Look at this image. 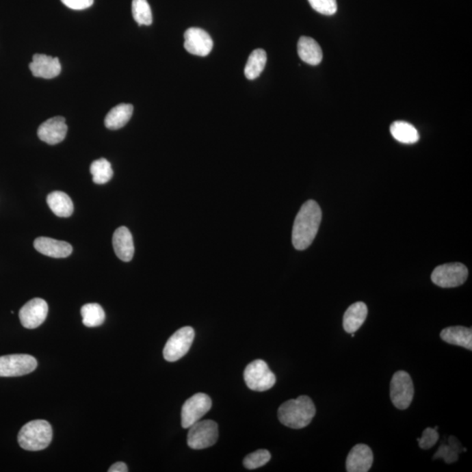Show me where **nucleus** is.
Returning a JSON list of instances; mask_svg holds the SVG:
<instances>
[{
  "instance_id": "nucleus-1",
  "label": "nucleus",
  "mask_w": 472,
  "mask_h": 472,
  "mask_svg": "<svg viewBox=\"0 0 472 472\" xmlns=\"http://www.w3.org/2000/svg\"><path fill=\"white\" fill-rule=\"evenodd\" d=\"M322 211L316 201H306L296 217L292 229V244L296 250H304L313 244L319 231Z\"/></svg>"
},
{
  "instance_id": "nucleus-2",
  "label": "nucleus",
  "mask_w": 472,
  "mask_h": 472,
  "mask_svg": "<svg viewBox=\"0 0 472 472\" xmlns=\"http://www.w3.org/2000/svg\"><path fill=\"white\" fill-rule=\"evenodd\" d=\"M278 419L285 426L299 430L307 427L316 415L313 399L306 395L289 399L278 408Z\"/></svg>"
},
{
  "instance_id": "nucleus-3",
  "label": "nucleus",
  "mask_w": 472,
  "mask_h": 472,
  "mask_svg": "<svg viewBox=\"0 0 472 472\" xmlns=\"http://www.w3.org/2000/svg\"><path fill=\"white\" fill-rule=\"evenodd\" d=\"M53 438L51 425L44 420L29 421L21 428L18 441L22 449L38 451L47 448Z\"/></svg>"
},
{
  "instance_id": "nucleus-4",
  "label": "nucleus",
  "mask_w": 472,
  "mask_h": 472,
  "mask_svg": "<svg viewBox=\"0 0 472 472\" xmlns=\"http://www.w3.org/2000/svg\"><path fill=\"white\" fill-rule=\"evenodd\" d=\"M244 380L248 389L253 391L264 392L273 388L276 378L265 361L257 360L245 368Z\"/></svg>"
},
{
  "instance_id": "nucleus-5",
  "label": "nucleus",
  "mask_w": 472,
  "mask_h": 472,
  "mask_svg": "<svg viewBox=\"0 0 472 472\" xmlns=\"http://www.w3.org/2000/svg\"><path fill=\"white\" fill-rule=\"evenodd\" d=\"M218 437V424L215 421L200 420L189 428L187 445L193 449L209 448L215 445Z\"/></svg>"
},
{
  "instance_id": "nucleus-6",
  "label": "nucleus",
  "mask_w": 472,
  "mask_h": 472,
  "mask_svg": "<svg viewBox=\"0 0 472 472\" xmlns=\"http://www.w3.org/2000/svg\"><path fill=\"white\" fill-rule=\"evenodd\" d=\"M414 384L410 376L405 371H397L390 383V398L395 408L404 410L410 406L414 398Z\"/></svg>"
},
{
  "instance_id": "nucleus-7",
  "label": "nucleus",
  "mask_w": 472,
  "mask_h": 472,
  "mask_svg": "<svg viewBox=\"0 0 472 472\" xmlns=\"http://www.w3.org/2000/svg\"><path fill=\"white\" fill-rule=\"evenodd\" d=\"M467 266L460 263L443 264L431 274V280L441 288H455L464 285L468 278Z\"/></svg>"
},
{
  "instance_id": "nucleus-8",
  "label": "nucleus",
  "mask_w": 472,
  "mask_h": 472,
  "mask_svg": "<svg viewBox=\"0 0 472 472\" xmlns=\"http://www.w3.org/2000/svg\"><path fill=\"white\" fill-rule=\"evenodd\" d=\"M194 336V330L190 326L182 327L173 333L163 348V354L165 360L174 362L184 357L190 350Z\"/></svg>"
},
{
  "instance_id": "nucleus-9",
  "label": "nucleus",
  "mask_w": 472,
  "mask_h": 472,
  "mask_svg": "<svg viewBox=\"0 0 472 472\" xmlns=\"http://www.w3.org/2000/svg\"><path fill=\"white\" fill-rule=\"evenodd\" d=\"M212 408V401L209 395L198 393L185 401L181 410V424L184 429H189L199 421Z\"/></svg>"
},
{
  "instance_id": "nucleus-10",
  "label": "nucleus",
  "mask_w": 472,
  "mask_h": 472,
  "mask_svg": "<svg viewBox=\"0 0 472 472\" xmlns=\"http://www.w3.org/2000/svg\"><path fill=\"white\" fill-rule=\"evenodd\" d=\"M36 358L27 354H12L0 357V377L26 376L36 369Z\"/></svg>"
},
{
  "instance_id": "nucleus-11",
  "label": "nucleus",
  "mask_w": 472,
  "mask_h": 472,
  "mask_svg": "<svg viewBox=\"0 0 472 472\" xmlns=\"http://www.w3.org/2000/svg\"><path fill=\"white\" fill-rule=\"evenodd\" d=\"M49 305L42 298H34L21 308L20 317L22 326L27 329H36L46 320Z\"/></svg>"
},
{
  "instance_id": "nucleus-12",
  "label": "nucleus",
  "mask_w": 472,
  "mask_h": 472,
  "mask_svg": "<svg viewBox=\"0 0 472 472\" xmlns=\"http://www.w3.org/2000/svg\"><path fill=\"white\" fill-rule=\"evenodd\" d=\"M185 49L191 55L207 56L212 51L213 42L207 31L198 27H191L185 31Z\"/></svg>"
},
{
  "instance_id": "nucleus-13",
  "label": "nucleus",
  "mask_w": 472,
  "mask_h": 472,
  "mask_svg": "<svg viewBox=\"0 0 472 472\" xmlns=\"http://www.w3.org/2000/svg\"><path fill=\"white\" fill-rule=\"evenodd\" d=\"M38 137L40 140L55 146L65 140L68 133V125L62 116H55L43 122L38 129Z\"/></svg>"
},
{
  "instance_id": "nucleus-14",
  "label": "nucleus",
  "mask_w": 472,
  "mask_h": 472,
  "mask_svg": "<svg viewBox=\"0 0 472 472\" xmlns=\"http://www.w3.org/2000/svg\"><path fill=\"white\" fill-rule=\"evenodd\" d=\"M373 451L366 445H357L349 452L346 458V471L348 472H367L372 467Z\"/></svg>"
},
{
  "instance_id": "nucleus-15",
  "label": "nucleus",
  "mask_w": 472,
  "mask_h": 472,
  "mask_svg": "<svg viewBox=\"0 0 472 472\" xmlns=\"http://www.w3.org/2000/svg\"><path fill=\"white\" fill-rule=\"evenodd\" d=\"M29 68L34 77L44 79L55 78L62 72L61 63L57 57L53 58L40 53L34 55Z\"/></svg>"
},
{
  "instance_id": "nucleus-16",
  "label": "nucleus",
  "mask_w": 472,
  "mask_h": 472,
  "mask_svg": "<svg viewBox=\"0 0 472 472\" xmlns=\"http://www.w3.org/2000/svg\"><path fill=\"white\" fill-rule=\"evenodd\" d=\"M114 251L122 262H130L133 258L135 247L131 233L126 226H120L113 235Z\"/></svg>"
},
{
  "instance_id": "nucleus-17",
  "label": "nucleus",
  "mask_w": 472,
  "mask_h": 472,
  "mask_svg": "<svg viewBox=\"0 0 472 472\" xmlns=\"http://www.w3.org/2000/svg\"><path fill=\"white\" fill-rule=\"evenodd\" d=\"M34 245L38 252L53 258H66L73 252V248L68 242L49 237L37 238Z\"/></svg>"
},
{
  "instance_id": "nucleus-18",
  "label": "nucleus",
  "mask_w": 472,
  "mask_h": 472,
  "mask_svg": "<svg viewBox=\"0 0 472 472\" xmlns=\"http://www.w3.org/2000/svg\"><path fill=\"white\" fill-rule=\"evenodd\" d=\"M368 310L367 304L363 302H357L352 304L346 310L344 319H343V327L346 332L354 333L363 325L367 317Z\"/></svg>"
},
{
  "instance_id": "nucleus-19",
  "label": "nucleus",
  "mask_w": 472,
  "mask_h": 472,
  "mask_svg": "<svg viewBox=\"0 0 472 472\" xmlns=\"http://www.w3.org/2000/svg\"><path fill=\"white\" fill-rule=\"evenodd\" d=\"M298 53L302 61L307 64L317 66L322 62V49L313 38L301 37L298 43Z\"/></svg>"
},
{
  "instance_id": "nucleus-20",
  "label": "nucleus",
  "mask_w": 472,
  "mask_h": 472,
  "mask_svg": "<svg viewBox=\"0 0 472 472\" xmlns=\"http://www.w3.org/2000/svg\"><path fill=\"white\" fill-rule=\"evenodd\" d=\"M441 339L448 344L472 350V330L464 326L447 327L440 333Z\"/></svg>"
},
{
  "instance_id": "nucleus-21",
  "label": "nucleus",
  "mask_w": 472,
  "mask_h": 472,
  "mask_svg": "<svg viewBox=\"0 0 472 472\" xmlns=\"http://www.w3.org/2000/svg\"><path fill=\"white\" fill-rule=\"evenodd\" d=\"M132 114H133V106L129 103H121L114 107L107 114L105 124L109 130H119L124 127L130 121Z\"/></svg>"
},
{
  "instance_id": "nucleus-22",
  "label": "nucleus",
  "mask_w": 472,
  "mask_h": 472,
  "mask_svg": "<svg viewBox=\"0 0 472 472\" xmlns=\"http://www.w3.org/2000/svg\"><path fill=\"white\" fill-rule=\"evenodd\" d=\"M47 202L52 212L59 217L67 218L74 212L73 201L63 192H53L47 196Z\"/></svg>"
},
{
  "instance_id": "nucleus-23",
  "label": "nucleus",
  "mask_w": 472,
  "mask_h": 472,
  "mask_svg": "<svg viewBox=\"0 0 472 472\" xmlns=\"http://www.w3.org/2000/svg\"><path fill=\"white\" fill-rule=\"evenodd\" d=\"M390 132L395 140L402 144H415L419 140V133L415 126L407 122L396 121L390 126Z\"/></svg>"
},
{
  "instance_id": "nucleus-24",
  "label": "nucleus",
  "mask_w": 472,
  "mask_h": 472,
  "mask_svg": "<svg viewBox=\"0 0 472 472\" xmlns=\"http://www.w3.org/2000/svg\"><path fill=\"white\" fill-rule=\"evenodd\" d=\"M267 53L263 49H256L250 53L244 69L245 77L248 80H254L260 77L265 68Z\"/></svg>"
},
{
  "instance_id": "nucleus-25",
  "label": "nucleus",
  "mask_w": 472,
  "mask_h": 472,
  "mask_svg": "<svg viewBox=\"0 0 472 472\" xmlns=\"http://www.w3.org/2000/svg\"><path fill=\"white\" fill-rule=\"evenodd\" d=\"M83 323L87 327H97L103 325L105 320V313L99 304H87L81 309Z\"/></svg>"
},
{
  "instance_id": "nucleus-26",
  "label": "nucleus",
  "mask_w": 472,
  "mask_h": 472,
  "mask_svg": "<svg viewBox=\"0 0 472 472\" xmlns=\"http://www.w3.org/2000/svg\"><path fill=\"white\" fill-rule=\"evenodd\" d=\"M90 173L93 176L94 183L106 184L113 177L112 165L105 159L96 160L90 166Z\"/></svg>"
},
{
  "instance_id": "nucleus-27",
  "label": "nucleus",
  "mask_w": 472,
  "mask_h": 472,
  "mask_svg": "<svg viewBox=\"0 0 472 472\" xmlns=\"http://www.w3.org/2000/svg\"><path fill=\"white\" fill-rule=\"evenodd\" d=\"M132 15L140 26H150L153 24L152 9L147 0H133Z\"/></svg>"
},
{
  "instance_id": "nucleus-28",
  "label": "nucleus",
  "mask_w": 472,
  "mask_h": 472,
  "mask_svg": "<svg viewBox=\"0 0 472 472\" xmlns=\"http://www.w3.org/2000/svg\"><path fill=\"white\" fill-rule=\"evenodd\" d=\"M272 458V455L267 449H258V451L248 454L244 458V465L248 470H254V469L263 467L270 462Z\"/></svg>"
},
{
  "instance_id": "nucleus-29",
  "label": "nucleus",
  "mask_w": 472,
  "mask_h": 472,
  "mask_svg": "<svg viewBox=\"0 0 472 472\" xmlns=\"http://www.w3.org/2000/svg\"><path fill=\"white\" fill-rule=\"evenodd\" d=\"M308 1L315 11L323 15H333L336 14L338 9L336 0H308Z\"/></svg>"
},
{
  "instance_id": "nucleus-30",
  "label": "nucleus",
  "mask_w": 472,
  "mask_h": 472,
  "mask_svg": "<svg viewBox=\"0 0 472 472\" xmlns=\"http://www.w3.org/2000/svg\"><path fill=\"white\" fill-rule=\"evenodd\" d=\"M438 439L439 434L437 432V427H436L435 429L427 428V429L423 431L421 438H418L417 441L421 449H430L432 448L434 445H436Z\"/></svg>"
},
{
  "instance_id": "nucleus-31",
  "label": "nucleus",
  "mask_w": 472,
  "mask_h": 472,
  "mask_svg": "<svg viewBox=\"0 0 472 472\" xmlns=\"http://www.w3.org/2000/svg\"><path fill=\"white\" fill-rule=\"evenodd\" d=\"M459 452L456 451L454 447L448 445H443L439 447L438 451H436L433 459L443 458L446 464H452L458 461Z\"/></svg>"
},
{
  "instance_id": "nucleus-32",
  "label": "nucleus",
  "mask_w": 472,
  "mask_h": 472,
  "mask_svg": "<svg viewBox=\"0 0 472 472\" xmlns=\"http://www.w3.org/2000/svg\"><path fill=\"white\" fill-rule=\"evenodd\" d=\"M67 8L73 10H84L94 4V0H61Z\"/></svg>"
},
{
  "instance_id": "nucleus-33",
  "label": "nucleus",
  "mask_w": 472,
  "mask_h": 472,
  "mask_svg": "<svg viewBox=\"0 0 472 472\" xmlns=\"http://www.w3.org/2000/svg\"><path fill=\"white\" fill-rule=\"evenodd\" d=\"M127 465L122 462H116L112 467L109 469V472H127Z\"/></svg>"
},
{
  "instance_id": "nucleus-34",
  "label": "nucleus",
  "mask_w": 472,
  "mask_h": 472,
  "mask_svg": "<svg viewBox=\"0 0 472 472\" xmlns=\"http://www.w3.org/2000/svg\"><path fill=\"white\" fill-rule=\"evenodd\" d=\"M449 445L454 447L456 451H458L459 453L462 451H467V449H462L461 443H459V441L454 436L449 437Z\"/></svg>"
}]
</instances>
